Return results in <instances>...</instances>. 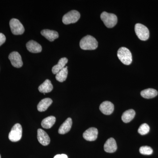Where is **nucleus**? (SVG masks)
Masks as SVG:
<instances>
[{
    "label": "nucleus",
    "instance_id": "1",
    "mask_svg": "<svg viewBox=\"0 0 158 158\" xmlns=\"http://www.w3.org/2000/svg\"><path fill=\"white\" fill-rule=\"evenodd\" d=\"M81 48L85 50H93L98 46V42L94 37L87 35L83 37L80 42Z\"/></svg>",
    "mask_w": 158,
    "mask_h": 158
},
{
    "label": "nucleus",
    "instance_id": "2",
    "mask_svg": "<svg viewBox=\"0 0 158 158\" xmlns=\"http://www.w3.org/2000/svg\"><path fill=\"white\" fill-rule=\"evenodd\" d=\"M117 56L118 59L124 65H129L132 62L131 53L126 48H120L117 52Z\"/></svg>",
    "mask_w": 158,
    "mask_h": 158
},
{
    "label": "nucleus",
    "instance_id": "3",
    "mask_svg": "<svg viewBox=\"0 0 158 158\" xmlns=\"http://www.w3.org/2000/svg\"><path fill=\"white\" fill-rule=\"evenodd\" d=\"M101 19L107 27L111 28L115 27L117 23V17L115 14L104 11L101 15Z\"/></svg>",
    "mask_w": 158,
    "mask_h": 158
},
{
    "label": "nucleus",
    "instance_id": "4",
    "mask_svg": "<svg viewBox=\"0 0 158 158\" xmlns=\"http://www.w3.org/2000/svg\"><path fill=\"white\" fill-rule=\"evenodd\" d=\"M23 129L21 125L19 123H16L11 128L9 133V138L12 142H17L21 139Z\"/></svg>",
    "mask_w": 158,
    "mask_h": 158
},
{
    "label": "nucleus",
    "instance_id": "5",
    "mask_svg": "<svg viewBox=\"0 0 158 158\" xmlns=\"http://www.w3.org/2000/svg\"><path fill=\"white\" fill-rule=\"evenodd\" d=\"M135 29L136 35L139 39L145 41L149 38V30L144 25L140 23L136 24Z\"/></svg>",
    "mask_w": 158,
    "mask_h": 158
},
{
    "label": "nucleus",
    "instance_id": "6",
    "mask_svg": "<svg viewBox=\"0 0 158 158\" xmlns=\"http://www.w3.org/2000/svg\"><path fill=\"white\" fill-rule=\"evenodd\" d=\"M81 17L80 13L76 10H72L65 14L62 18V22L65 25L74 23L78 21Z\"/></svg>",
    "mask_w": 158,
    "mask_h": 158
},
{
    "label": "nucleus",
    "instance_id": "7",
    "mask_svg": "<svg viewBox=\"0 0 158 158\" xmlns=\"http://www.w3.org/2000/svg\"><path fill=\"white\" fill-rule=\"evenodd\" d=\"M11 32L14 35H21L25 31L24 27L18 19H12L9 22Z\"/></svg>",
    "mask_w": 158,
    "mask_h": 158
},
{
    "label": "nucleus",
    "instance_id": "8",
    "mask_svg": "<svg viewBox=\"0 0 158 158\" xmlns=\"http://www.w3.org/2000/svg\"><path fill=\"white\" fill-rule=\"evenodd\" d=\"M9 59L11 65L15 68H19L23 65L22 57L17 52H13L9 54Z\"/></svg>",
    "mask_w": 158,
    "mask_h": 158
},
{
    "label": "nucleus",
    "instance_id": "9",
    "mask_svg": "<svg viewBox=\"0 0 158 158\" xmlns=\"http://www.w3.org/2000/svg\"><path fill=\"white\" fill-rule=\"evenodd\" d=\"M37 137L40 143L44 146H47L50 144V138L47 133L43 130L41 129H38L37 130Z\"/></svg>",
    "mask_w": 158,
    "mask_h": 158
},
{
    "label": "nucleus",
    "instance_id": "10",
    "mask_svg": "<svg viewBox=\"0 0 158 158\" xmlns=\"http://www.w3.org/2000/svg\"><path fill=\"white\" fill-rule=\"evenodd\" d=\"M98 135L97 129L94 127H90L83 133V138L88 141H94L96 140Z\"/></svg>",
    "mask_w": 158,
    "mask_h": 158
},
{
    "label": "nucleus",
    "instance_id": "11",
    "mask_svg": "<svg viewBox=\"0 0 158 158\" xmlns=\"http://www.w3.org/2000/svg\"><path fill=\"white\" fill-rule=\"evenodd\" d=\"M100 110L105 115H109L113 113L114 110V105L111 102H103L99 106Z\"/></svg>",
    "mask_w": 158,
    "mask_h": 158
},
{
    "label": "nucleus",
    "instance_id": "12",
    "mask_svg": "<svg viewBox=\"0 0 158 158\" xmlns=\"http://www.w3.org/2000/svg\"><path fill=\"white\" fill-rule=\"evenodd\" d=\"M27 49L31 53H37L41 52L42 47L36 41L33 40H30L26 44Z\"/></svg>",
    "mask_w": 158,
    "mask_h": 158
},
{
    "label": "nucleus",
    "instance_id": "13",
    "mask_svg": "<svg viewBox=\"0 0 158 158\" xmlns=\"http://www.w3.org/2000/svg\"><path fill=\"white\" fill-rule=\"evenodd\" d=\"M104 148L106 152L108 153L115 152L117 150V146L115 139L112 138L108 139L105 143Z\"/></svg>",
    "mask_w": 158,
    "mask_h": 158
},
{
    "label": "nucleus",
    "instance_id": "14",
    "mask_svg": "<svg viewBox=\"0 0 158 158\" xmlns=\"http://www.w3.org/2000/svg\"><path fill=\"white\" fill-rule=\"evenodd\" d=\"M41 34L51 42L57 39L59 37V34L57 31L48 29L42 30L41 31Z\"/></svg>",
    "mask_w": 158,
    "mask_h": 158
},
{
    "label": "nucleus",
    "instance_id": "15",
    "mask_svg": "<svg viewBox=\"0 0 158 158\" xmlns=\"http://www.w3.org/2000/svg\"><path fill=\"white\" fill-rule=\"evenodd\" d=\"M72 123V119L71 118H67L59 127V131H58L59 134L61 135H64L69 132L71 128Z\"/></svg>",
    "mask_w": 158,
    "mask_h": 158
},
{
    "label": "nucleus",
    "instance_id": "16",
    "mask_svg": "<svg viewBox=\"0 0 158 158\" xmlns=\"http://www.w3.org/2000/svg\"><path fill=\"white\" fill-rule=\"evenodd\" d=\"M53 101L52 99L45 98L41 100L37 105V110L39 112H44L47 110L49 107L52 103Z\"/></svg>",
    "mask_w": 158,
    "mask_h": 158
},
{
    "label": "nucleus",
    "instance_id": "17",
    "mask_svg": "<svg viewBox=\"0 0 158 158\" xmlns=\"http://www.w3.org/2000/svg\"><path fill=\"white\" fill-rule=\"evenodd\" d=\"M53 87L49 80H45L44 82L40 85L38 87V90L40 92L44 94L49 93L53 90Z\"/></svg>",
    "mask_w": 158,
    "mask_h": 158
},
{
    "label": "nucleus",
    "instance_id": "18",
    "mask_svg": "<svg viewBox=\"0 0 158 158\" xmlns=\"http://www.w3.org/2000/svg\"><path fill=\"white\" fill-rule=\"evenodd\" d=\"M68 59L66 58H61L59 60L58 64L54 65L52 68V72L54 74H56L60 70H62V69L65 67V65L68 62Z\"/></svg>",
    "mask_w": 158,
    "mask_h": 158
},
{
    "label": "nucleus",
    "instance_id": "19",
    "mask_svg": "<svg viewBox=\"0 0 158 158\" xmlns=\"http://www.w3.org/2000/svg\"><path fill=\"white\" fill-rule=\"evenodd\" d=\"M135 110L131 109L127 110L123 114L122 116V120L125 123L130 122L135 117Z\"/></svg>",
    "mask_w": 158,
    "mask_h": 158
},
{
    "label": "nucleus",
    "instance_id": "20",
    "mask_svg": "<svg viewBox=\"0 0 158 158\" xmlns=\"http://www.w3.org/2000/svg\"><path fill=\"white\" fill-rule=\"evenodd\" d=\"M56 121L55 116H50L44 118L41 122V126L45 129H50L52 127Z\"/></svg>",
    "mask_w": 158,
    "mask_h": 158
},
{
    "label": "nucleus",
    "instance_id": "21",
    "mask_svg": "<svg viewBox=\"0 0 158 158\" xmlns=\"http://www.w3.org/2000/svg\"><path fill=\"white\" fill-rule=\"evenodd\" d=\"M158 94V91L152 88H148L142 90L141 92V95L144 98L150 99L153 98Z\"/></svg>",
    "mask_w": 158,
    "mask_h": 158
},
{
    "label": "nucleus",
    "instance_id": "22",
    "mask_svg": "<svg viewBox=\"0 0 158 158\" xmlns=\"http://www.w3.org/2000/svg\"><path fill=\"white\" fill-rule=\"evenodd\" d=\"M67 68H68L67 66L64 67L56 74V78L57 81L59 82L65 81L67 78V75H68Z\"/></svg>",
    "mask_w": 158,
    "mask_h": 158
},
{
    "label": "nucleus",
    "instance_id": "23",
    "mask_svg": "<svg viewBox=\"0 0 158 158\" xmlns=\"http://www.w3.org/2000/svg\"><path fill=\"white\" fill-rule=\"evenodd\" d=\"M150 131V127L146 123H143L140 126V127L138 128V132L142 135H146Z\"/></svg>",
    "mask_w": 158,
    "mask_h": 158
},
{
    "label": "nucleus",
    "instance_id": "24",
    "mask_svg": "<svg viewBox=\"0 0 158 158\" xmlns=\"http://www.w3.org/2000/svg\"><path fill=\"white\" fill-rule=\"evenodd\" d=\"M139 152L141 154L144 155H150L152 154L153 150L149 146H141L139 149Z\"/></svg>",
    "mask_w": 158,
    "mask_h": 158
},
{
    "label": "nucleus",
    "instance_id": "25",
    "mask_svg": "<svg viewBox=\"0 0 158 158\" xmlns=\"http://www.w3.org/2000/svg\"><path fill=\"white\" fill-rule=\"evenodd\" d=\"M6 41V37L4 34L0 33V46L5 43Z\"/></svg>",
    "mask_w": 158,
    "mask_h": 158
},
{
    "label": "nucleus",
    "instance_id": "26",
    "mask_svg": "<svg viewBox=\"0 0 158 158\" xmlns=\"http://www.w3.org/2000/svg\"><path fill=\"white\" fill-rule=\"evenodd\" d=\"M54 158H68V156L65 154H58L55 156Z\"/></svg>",
    "mask_w": 158,
    "mask_h": 158
},
{
    "label": "nucleus",
    "instance_id": "27",
    "mask_svg": "<svg viewBox=\"0 0 158 158\" xmlns=\"http://www.w3.org/2000/svg\"><path fill=\"white\" fill-rule=\"evenodd\" d=\"M0 158H1V155H0Z\"/></svg>",
    "mask_w": 158,
    "mask_h": 158
}]
</instances>
